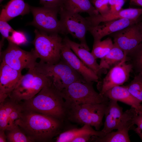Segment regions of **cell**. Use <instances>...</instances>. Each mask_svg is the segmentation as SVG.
<instances>
[{"label": "cell", "instance_id": "cell-39", "mask_svg": "<svg viewBox=\"0 0 142 142\" xmlns=\"http://www.w3.org/2000/svg\"><path fill=\"white\" fill-rule=\"evenodd\" d=\"M131 3L136 5L142 7V0H135Z\"/></svg>", "mask_w": 142, "mask_h": 142}, {"label": "cell", "instance_id": "cell-34", "mask_svg": "<svg viewBox=\"0 0 142 142\" xmlns=\"http://www.w3.org/2000/svg\"><path fill=\"white\" fill-rule=\"evenodd\" d=\"M133 122L134 125L137 126L133 130L138 135L142 141V114L137 112L134 117Z\"/></svg>", "mask_w": 142, "mask_h": 142}, {"label": "cell", "instance_id": "cell-41", "mask_svg": "<svg viewBox=\"0 0 142 142\" xmlns=\"http://www.w3.org/2000/svg\"><path fill=\"white\" fill-rule=\"evenodd\" d=\"M135 110L138 113H140L142 114V104L140 105Z\"/></svg>", "mask_w": 142, "mask_h": 142}, {"label": "cell", "instance_id": "cell-4", "mask_svg": "<svg viewBox=\"0 0 142 142\" xmlns=\"http://www.w3.org/2000/svg\"><path fill=\"white\" fill-rule=\"evenodd\" d=\"M34 33L32 43L39 62L50 64L58 63L61 59L63 39L58 33H48L38 29L35 30Z\"/></svg>", "mask_w": 142, "mask_h": 142}, {"label": "cell", "instance_id": "cell-28", "mask_svg": "<svg viewBox=\"0 0 142 142\" xmlns=\"http://www.w3.org/2000/svg\"><path fill=\"white\" fill-rule=\"evenodd\" d=\"M126 86L132 95L142 103V73L135 75L131 82Z\"/></svg>", "mask_w": 142, "mask_h": 142}, {"label": "cell", "instance_id": "cell-38", "mask_svg": "<svg viewBox=\"0 0 142 142\" xmlns=\"http://www.w3.org/2000/svg\"><path fill=\"white\" fill-rule=\"evenodd\" d=\"M5 130H0V142H6L7 141V136L5 134L4 131Z\"/></svg>", "mask_w": 142, "mask_h": 142}, {"label": "cell", "instance_id": "cell-7", "mask_svg": "<svg viewBox=\"0 0 142 142\" xmlns=\"http://www.w3.org/2000/svg\"><path fill=\"white\" fill-rule=\"evenodd\" d=\"M108 103L74 106L67 108V115L71 121L93 126L96 130L99 131Z\"/></svg>", "mask_w": 142, "mask_h": 142}, {"label": "cell", "instance_id": "cell-25", "mask_svg": "<svg viewBox=\"0 0 142 142\" xmlns=\"http://www.w3.org/2000/svg\"><path fill=\"white\" fill-rule=\"evenodd\" d=\"M114 43L110 38L94 42L91 53L96 59H101L106 55L113 47Z\"/></svg>", "mask_w": 142, "mask_h": 142}, {"label": "cell", "instance_id": "cell-42", "mask_svg": "<svg viewBox=\"0 0 142 142\" xmlns=\"http://www.w3.org/2000/svg\"><path fill=\"white\" fill-rule=\"evenodd\" d=\"M131 2H132L134 1L135 0H130Z\"/></svg>", "mask_w": 142, "mask_h": 142}, {"label": "cell", "instance_id": "cell-29", "mask_svg": "<svg viewBox=\"0 0 142 142\" xmlns=\"http://www.w3.org/2000/svg\"><path fill=\"white\" fill-rule=\"evenodd\" d=\"M19 126L16 125L13 128L8 130L7 137L10 142H28L33 141L28 136H26L20 130Z\"/></svg>", "mask_w": 142, "mask_h": 142}, {"label": "cell", "instance_id": "cell-40", "mask_svg": "<svg viewBox=\"0 0 142 142\" xmlns=\"http://www.w3.org/2000/svg\"><path fill=\"white\" fill-rule=\"evenodd\" d=\"M140 28L142 35V18H141L140 21L137 23Z\"/></svg>", "mask_w": 142, "mask_h": 142}, {"label": "cell", "instance_id": "cell-17", "mask_svg": "<svg viewBox=\"0 0 142 142\" xmlns=\"http://www.w3.org/2000/svg\"><path fill=\"white\" fill-rule=\"evenodd\" d=\"M63 40L81 61L98 75L99 78L102 74L106 73V70L100 68L91 53L80 43L72 41L67 36L64 38Z\"/></svg>", "mask_w": 142, "mask_h": 142}, {"label": "cell", "instance_id": "cell-10", "mask_svg": "<svg viewBox=\"0 0 142 142\" xmlns=\"http://www.w3.org/2000/svg\"><path fill=\"white\" fill-rule=\"evenodd\" d=\"M59 13L64 35L70 34L73 38L78 39L81 44L89 50L86 35L90 26L86 17H83L79 13L67 10L62 7L60 8Z\"/></svg>", "mask_w": 142, "mask_h": 142}, {"label": "cell", "instance_id": "cell-23", "mask_svg": "<svg viewBox=\"0 0 142 142\" xmlns=\"http://www.w3.org/2000/svg\"><path fill=\"white\" fill-rule=\"evenodd\" d=\"M88 133L99 137H103L105 134L103 131L95 130L90 125L85 124L82 128L71 129L61 133L57 137V142H71L75 138L84 134Z\"/></svg>", "mask_w": 142, "mask_h": 142}, {"label": "cell", "instance_id": "cell-13", "mask_svg": "<svg viewBox=\"0 0 142 142\" xmlns=\"http://www.w3.org/2000/svg\"><path fill=\"white\" fill-rule=\"evenodd\" d=\"M114 43L124 52L128 54L142 42V35L137 23L132 24L111 34Z\"/></svg>", "mask_w": 142, "mask_h": 142}, {"label": "cell", "instance_id": "cell-19", "mask_svg": "<svg viewBox=\"0 0 142 142\" xmlns=\"http://www.w3.org/2000/svg\"><path fill=\"white\" fill-rule=\"evenodd\" d=\"M123 113V108L119 105L118 101L109 99L104 114V127L102 130L105 135L117 129Z\"/></svg>", "mask_w": 142, "mask_h": 142}, {"label": "cell", "instance_id": "cell-8", "mask_svg": "<svg viewBox=\"0 0 142 142\" xmlns=\"http://www.w3.org/2000/svg\"><path fill=\"white\" fill-rule=\"evenodd\" d=\"M60 8L44 6L41 7L30 6L33 19L29 24L47 33L64 35L61 22L57 18Z\"/></svg>", "mask_w": 142, "mask_h": 142}, {"label": "cell", "instance_id": "cell-36", "mask_svg": "<svg viewBox=\"0 0 142 142\" xmlns=\"http://www.w3.org/2000/svg\"><path fill=\"white\" fill-rule=\"evenodd\" d=\"M40 3L44 6L60 8L63 6L65 0H39Z\"/></svg>", "mask_w": 142, "mask_h": 142}, {"label": "cell", "instance_id": "cell-43", "mask_svg": "<svg viewBox=\"0 0 142 142\" xmlns=\"http://www.w3.org/2000/svg\"><path fill=\"white\" fill-rule=\"evenodd\" d=\"M4 0H0V3H1Z\"/></svg>", "mask_w": 142, "mask_h": 142}, {"label": "cell", "instance_id": "cell-15", "mask_svg": "<svg viewBox=\"0 0 142 142\" xmlns=\"http://www.w3.org/2000/svg\"><path fill=\"white\" fill-rule=\"evenodd\" d=\"M140 19L136 20L123 18L106 21L102 24L90 27L89 31L93 36L95 42L101 40L105 36L137 23Z\"/></svg>", "mask_w": 142, "mask_h": 142}, {"label": "cell", "instance_id": "cell-16", "mask_svg": "<svg viewBox=\"0 0 142 142\" xmlns=\"http://www.w3.org/2000/svg\"><path fill=\"white\" fill-rule=\"evenodd\" d=\"M22 75L1 62L0 66V103L4 102L15 88Z\"/></svg>", "mask_w": 142, "mask_h": 142}, {"label": "cell", "instance_id": "cell-1", "mask_svg": "<svg viewBox=\"0 0 142 142\" xmlns=\"http://www.w3.org/2000/svg\"><path fill=\"white\" fill-rule=\"evenodd\" d=\"M15 123L33 141H49L58 133L60 120L42 114L27 110Z\"/></svg>", "mask_w": 142, "mask_h": 142}, {"label": "cell", "instance_id": "cell-30", "mask_svg": "<svg viewBox=\"0 0 142 142\" xmlns=\"http://www.w3.org/2000/svg\"><path fill=\"white\" fill-rule=\"evenodd\" d=\"M7 40L19 46L24 45L28 42L27 38L24 32L15 30L11 33Z\"/></svg>", "mask_w": 142, "mask_h": 142}, {"label": "cell", "instance_id": "cell-24", "mask_svg": "<svg viewBox=\"0 0 142 142\" xmlns=\"http://www.w3.org/2000/svg\"><path fill=\"white\" fill-rule=\"evenodd\" d=\"M126 56L123 51L114 43L113 47L109 53L101 59L100 67L106 70L110 69L121 62Z\"/></svg>", "mask_w": 142, "mask_h": 142}, {"label": "cell", "instance_id": "cell-26", "mask_svg": "<svg viewBox=\"0 0 142 142\" xmlns=\"http://www.w3.org/2000/svg\"><path fill=\"white\" fill-rule=\"evenodd\" d=\"M130 60L132 69L138 74L142 73V43H141L127 55Z\"/></svg>", "mask_w": 142, "mask_h": 142}, {"label": "cell", "instance_id": "cell-21", "mask_svg": "<svg viewBox=\"0 0 142 142\" xmlns=\"http://www.w3.org/2000/svg\"><path fill=\"white\" fill-rule=\"evenodd\" d=\"M103 95L109 99L119 101L137 109L141 103L130 92L126 86L113 87L106 92Z\"/></svg>", "mask_w": 142, "mask_h": 142}, {"label": "cell", "instance_id": "cell-12", "mask_svg": "<svg viewBox=\"0 0 142 142\" xmlns=\"http://www.w3.org/2000/svg\"><path fill=\"white\" fill-rule=\"evenodd\" d=\"M135 109L131 107L123 112L122 118L117 128V130L108 133L102 137L95 136V142H130L129 135L130 130H133L134 126L133 120L136 113Z\"/></svg>", "mask_w": 142, "mask_h": 142}, {"label": "cell", "instance_id": "cell-3", "mask_svg": "<svg viewBox=\"0 0 142 142\" xmlns=\"http://www.w3.org/2000/svg\"><path fill=\"white\" fill-rule=\"evenodd\" d=\"M93 82L77 81L61 92L67 109L70 107L86 104H108L109 99L96 92Z\"/></svg>", "mask_w": 142, "mask_h": 142}, {"label": "cell", "instance_id": "cell-32", "mask_svg": "<svg viewBox=\"0 0 142 142\" xmlns=\"http://www.w3.org/2000/svg\"><path fill=\"white\" fill-rule=\"evenodd\" d=\"M109 0H92L91 2L99 14L104 16L109 12Z\"/></svg>", "mask_w": 142, "mask_h": 142}, {"label": "cell", "instance_id": "cell-20", "mask_svg": "<svg viewBox=\"0 0 142 142\" xmlns=\"http://www.w3.org/2000/svg\"><path fill=\"white\" fill-rule=\"evenodd\" d=\"M30 11V6L24 0H10L3 7L0 18L8 22L17 16L28 14Z\"/></svg>", "mask_w": 142, "mask_h": 142}, {"label": "cell", "instance_id": "cell-9", "mask_svg": "<svg viewBox=\"0 0 142 142\" xmlns=\"http://www.w3.org/2000/svg\"><path fill=\"white\" fill-rule=\"evenodd\" d=\"M7 48L0 52L1 62L16 70L22 72L35 67L38 58L34 49L27 51L19 46L8 42Z\"/></svg>", "mask_w": 142, "mask_h": 142}, {"label": "cell", "instance_id": "cell-14", "mask_svg": "<svg viewBox=\"0 0 142 142\" xmlns=\"http://www.w3.org/2000/svg\"><path fill=\"white\" fill-rule=\"evenodd\" d=\"M61 59L81 75L86 82H99L98 75L81 61L63 40L61 48Z\"/></svg>", "mask_w": 142, "mask_h": 142}, {"label": "cell", "instance_id": "cell-37", "mask_svg": "<svg viewBox=\"0 0 142 142\" xmlns=\"http://www.w3.org/2000/svg\"><path fill=\"white\" fill-rule=\"evenodd\" d=\"M93 136L88 133L80 135L74 138L71 142H85L90 141Z\"/></svg>", "mask_w": 142, "mask_h": 142}, {"label": "cell", "instance_id": "cell-5", "mask_svg": "<svg viewBox=\"0 0 142 142\" xmlns=\"http://www.w3.org/2000/svg\"><path fill=\"white\" fill-rule=\"evenodd\" d=\"M35 67L48 77L54 88L60 92L74 82H86L81 75L62 59L58 63L54 64L37 62Z\"/></svg>", "mask_w": 142, "mask_h": 142}, {"label": "cell", "instance_id": "cell-6", "mask_svg": "<svg viewBox=\"0 0 142 142\" xmlns=\"http://www.w3.org/2000/svg\"><path fill=\"white\" fill-rule=\"evenodd\" d=\"M52 84L48 77L34 67L22 75L8 97L14 101L27 100L34 96L44 87Z\"/></svg>", "mask_w": 142, "mask_h": 142}, {"label": "cell", "instance_id": "cell-33", "mask_svg": "<svg viewBox=\"0 0 142 142\" xmlns=\"http://www.w3.org/2000/svg\"><path fill=\"white\" fill-rule=\"evenodd\" d=\"M14 30L6 21L0 18V32L2 39H8L11 33Z\"/></svg>", "mask_w": 142, "mask_h": 142}, {"label": "cell", "instance_id": "cell-22", "mask_svg": "<svg viewBox=\"0 0 142 142\" xmlns=\"http://www.w3.org/2000/svg\"><path fill=\"white\" fill-rule=\"evenodd\" d=\"M62 7L74 13H86L90 16L99 14L90 0H65Z\"/></svg>", "mask_w": 142, "mask_h": 142}, {"label": "cell", "instance_id": "cell-18", "mask_svg": "<svg viewBox=\"0 0 142 142\" xmlns=\"http://www.w3.org/2000/svg\"><path fill=\"white\" fill-rule=\"evenodd\" d=\"M142 16V9L128 8L122 9L117 12L102 16L99 14L97 15L86 17L90 27L97 26L101 23L111 20L123 18L139 19Z\"/></svg>", "mask_w": 142, "mask_h": 142}, {"label": "cell", "instance_id": "cell-35", "mask_svg": "<svg viewBox=\"0 0 142 142\" xmlns=\"http://www.w3.org/2000/svg\"><path fill=\"white\" fill-rule=\"evenodd\" d=\"M125 2V0H109L110 10L108 14L114 13L121 10Z\"/></svg>", "mask_w": 142, "mask_h": 142}, {"label": "cell", "instance_id": "cell-27", "mask_svg": "<svg viewBox=\"0 0 142 142\" xmlns=\"http://www.w3.org/2000/svg\"><path fill=\"white\" fill-rule=\"evenodd\" d=\"M9 101L0 103V129L6 130L9 116L17 104L14 101Z\"/></svg>", "mask_w": 142, "mask_h": 142}, {"label": "cell", "instance_id": "cell-31", "mask_svg": "<svg viewBox=\"0 0 142 142\" xmlns=\"http://www.w3.org/2000/svg\"><path fill=\"white\" fill-rule=\"evenodd\" d=\"M23 107L18 104L12 111L9 116L6 130H11L16 125V121L20 117L23 110Z\"/></svg>", "mask_w": 142, "mask_h": 142}, {"label": "cell", "instance_id": "cell-2", "mask_svg": "<svg viewBox=\"0 0 142 142\" xmlns=\"http://www.w3.org/2000/svg\"><path fill=\"white\" fill-rule=\"evenodd\" d=\"M25 101L24 107L26 110L60 120L67 115V109L61 92L52 84L45 86L33 97Z\"/></svg>", "mask_w": 142, "mask_h": 142}, {"label": "cell", "instance_id": "cell-11", "mask_svg": "<svg viewBox=\"0 0 142 142\" xmlns=\"http://www.w3.org/2000/svg\"><path fill=\"white\" fill-rule=\"evenodd\" d=\"M127 60L128 59L126 56L121 62L110 69L103 79L98 82V88L100 94L103 95L110 89L121 85L129 80L132 67L131 64L126 63Z\"/></svg>", "mask_w": 142, "mask_h": 142}]
</instances>
